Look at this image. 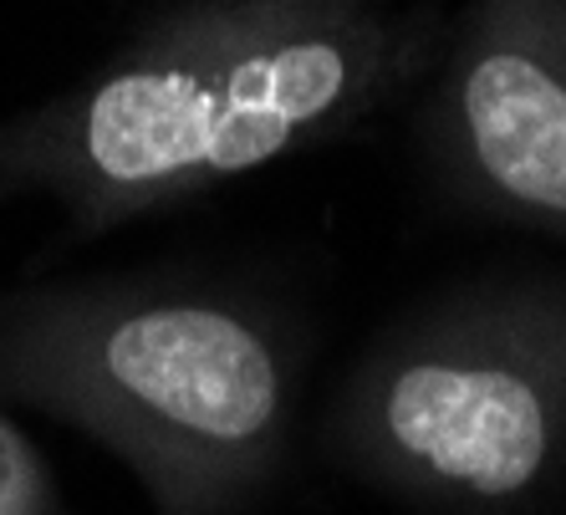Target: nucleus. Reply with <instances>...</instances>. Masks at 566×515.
Here are the masks:
<instances>
[{
    "label": "nucleus",
    "mask_w": 566,
    "mask_h": 515,
    "mask_svg": "<svg viewBox=\"0 0 566 515\" xmlns=\"http://www.w3.org/2000/svg\"><path fill=\"white\" fill-rule=\"evenodd\" d=\"M423 0H158L46 103L0 123V199L93 240L347 144L429 82Z\"/></svg>",
    "instance_id": "nucleus-1"
},
{
    "label": "nucleus",
    "mask_w": 566,
    "mask_h": 515,
    "mask_svg": "<svg viewBox=\"0 0 566 515\" xmlns=\"http://www.w3.org/2000/svg\"><path fill=\"white\" fill-rule=\"evenodd\" d=\"M306 343L286 306L189 271L0 296V393L103 444L154 515H240L286 475Z\"/></svg>",
    "instance_id": "nucleus-2"
},
{
    "label": "nucleus",
    "mask_w": 566,
    "mask_h": 515,
    "mask_svg": "<svg viewBox=\"0 0 566 515\" xmlns=\"http://www.w3.org/2000/svg\"><path fill=\"white\" fill-rule=\"evenodd\" d=\"M357 480L444 515H515L566 480V286L474 281L388 327L332 403Z\"/></svg>",
    "instance_id": "nucleus-3"
},
{
    "label": "nucleus",
    "mask_w": 566,
    "mask_h": 515,
    "mask_svg": "<svg viewBox=\"0 0 566 515\" xmlns=\"http://www.w3.org/2000/svg\"><path fill=\"white\" fill-rule=\"evenodd\" d=\"M413 128L454 210L566 240V0H464Z\"/></svg>",
    "instance_id": "nucleus-4"
},
{
    "label": "nucleus",
    "mask_w": 566,
    "mask_h": 515,
    "mask_svg": "<svg viewBox=\"0 0 566 515\" xmlns=\"http://www.w3.org/2000/svg\"><path fill=\"white\" fill-rule=\"evenodd\" d=\"M0 515H66L46 454L0 413Z\"/></svg>",
    "instance_id": "nucleus-5"
}]
</instances>
